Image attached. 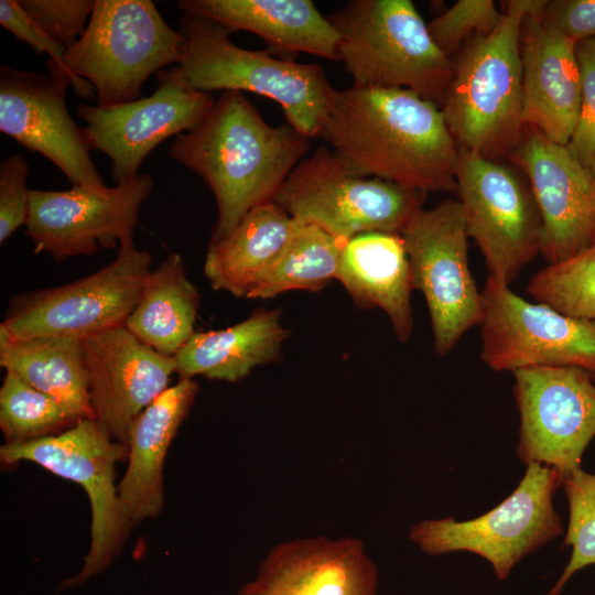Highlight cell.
Instances as JSON below:
<instances>
[{"mask_svg":"<svg viewBox=\"0 0 595 595\" xmlns=\"http://www.w3.org/2000/svg\"><path fill=\"white\" fill-rule=\"evenodd\" d=\"M320 137L353 174L456 192L458 148L442 110L402 88L334 89Z\"/></svg>","mask_w":595,"mask_h":595,"instance_id":"1","label":"cell"},{"mask_svg":"<svg viewBox=\"0 0 595 595\" xmlns=\"http://www.w3.org/2000/svg\"><path fill=\"white\" fill-rule=\"evenodd\" d=\"M310 139L270 126L241 91H223L205 120L176 136L170 155L210 187L217 203L212 240L227 236L255 207L274 197L309 151Z\"/></svg>","mask_w":595,"mask_h":595,"instance_id":"2","label":"cell"},{"mask_svg":"<svg viewBox=\"0 0 595 595\" xmlns=\"http://www.w3.org/2000/svg\"><path fill=\"white\" fill-rule=\"evenodd\" d=\"M504 3L499 25L468 39L452 61L441 108L458 149L496 161L512 154L526 129L520 33L534 0Z\"/></svg>","mask_w":595,"mask_h":595,"instance_id":"3","label":"cell"},{"mask_svg":"<svg viewBox=\"0 0 595 595\" xmlns=\"http://www.w3.org/2000/svg\"><path fill=\"white\" fill-rule=\"evenodd\" d=\"M184 37L150 0H95L82 37L61 63L47 61L48 76L72 85L83 98L97 93L100 107L136 100L155 72L178 64Z\"/></svg>","mask_w":595,"mask_h":595,"instance_id":"4","label":"cell"},{"mask_svg":"<svg viewBox=\"0 0 595 595\" xmlns=\"http://www.w3.org/2000/svg\"><path fill=\"white\" fill-rule=\"evenodd\" d=\"M177 31L184 50L174 67L188 87L268 97L281 106L291 127L309 139L320 137L335 88L318 64L242 48L232 43L228 28L197 14L183 13Z\"/></svg>","mask_w":595,"mask_h":595,"instance_id":"5","label":"cell"},{"mask_svg":"<svg viewBox=\"0 0 595 595\" xmlns=\"http://www.w3.org/2000/svg\"><path fill=\"white\" fill-rule=\"evenodd\" d=\"M339 57L360 87L402 88L443 105L453 62L410 0H353L326 15Z\"/></svg>","mask_w":595,"mask_h":595,"instance_id":"6","label":"cell"},{"mask_svg":"<svg viewBox=\"0 0 595 595\" xmlns=\"http://www.w3.org/2000/svg\"><path fill=\"white\" fill-rule=\"evenodd\" d=\"M127 456L128 446L116 441L95 418L80 419L55 435L1 445L2 464H37L78 484L88 496L91 511L89 550L82 570L63 581L60 589L86 583L104 572L120 554L133 527L116 485V464Z\"/></svg>","mask_w":595,"mask_h":595,"instance_id":"7","label":"cell"},{"mask_svg":"<svg viewBox=\"0 0 595 595\" xmlns=\"http://www.w3.org/2000/svg\"><path fill=\"white\" fill-rule=\"evenodd\" d=\"M426 193L350 173L322 145L289 174L274 203L294 220L349 240L365 232L401 234Z\"/></svg>","mask_w":595,"mask_h":595,"instance_id":"8","label":"cell"},{"mask_svg":"<svg viewBox=\"0 0 595 595\" xmlns=\"http://www.w3.org/2000/svg\"><path fill=\"white\" fill-rule=\"evenodd\" d=\"M560 486L555 469L528 464L516 489L486 513L465 521L453 517L423 520L412 526L409 538L429 555L474 553L505 581L526 555L562 533L561 518L552 504Z\"/></svg>","mask_w":595,"mask_h":595,"instance_id":"9","label":"cell"},{"mask_svg":"<svg viewBox=\"0 0 595 595\" xmlns=\"http://www.w3.org/2000/svg\"><path fill=\"white\" fill-rule=\"evenodd\" d=\"M152 258L133 242L97 272L64 285L11 298L0 328L12 338L62 336L86 338L123 326L139 300Z\"/></svg>","mask_w":595,"mask_h":595,"instance_id":"10","label":"cell"},{"mask_svg":"<svg viewBox=\"0 0 595 595\" xmlns=\"http://www.w3.org/2000/svg\"><path fill=\"white\" fill-rule=\"evenodd\" d=\"M456 183L468 237L488 277L510 285L541 255L542 220L527 178L500 161L458 149Z\"/></svg>","mask_w":595,"mask_h":595,"instance_id":"11","label":"cell"},{"mask_svg":"<svg viewBox=\"0 0 595 595\" xmlns=\"http://www.w3.org/2000/svg\"><path fill=\"white\" fill-rule=\"evenodd\" d=\"M412 288L426 302L434 350L447 355L482 321V292L468 262V234L458 199L419 210L401 231Z\"/></svg>","mask_w":595,"mask_h":595,"instance_id":"12","label":"cell"},{"mask_svg":"<svg viewBox=\"0 0 595 595\" xmlns=\"http://www.w3.org/2000/svg\"><path fill=\"white\" fill-rule=\"evenodd\" d=\"M488 277L482 292L479 358L494 371L577 367L595 381V320L567 316Z\"/></svg>","mask_w":595,"mask_h":595,"instance_id":"13","label":"cell"},{"mask_svg":"<svg viewBox=\"0 0 595 595\" xmlns=\"http://www.w3.org/2000/svg\"><path fill=\"white\" fill-rule=\"evenodd\" d=\"M512 374L520 415L517 455L526 465L552 467L563 483L581 467L595 437V381L577 367H533Z\"/></svg>","mask_w":595,"mask_h":595,"instance_id":"14","label":"cell"},{"mask_svg":"<svg viewBox=\"0 0 595 595\" xmlns=\"http://www.w3.org/2000/svg\"><path fill=\"white\" fill-rule=\"evenodd\" d=\"M153 185L150 175L139 174L113 187L30 190L25 234L35 253H50L57 262L133 242L140 208Z\"/></svg>","mask_w":595,"mask_h":595,"instance_id":"15","label":"cell"},{"mask_svg":"<svg viewBox=\"0 0 595 595\" xmlns=\"http://www.w3.org/2000/svg\"><path fill=\"white\" fill-rule=\"evenodd\" d=\"M156 79L149 97L109 107L82 104L76 109L87 125L90 149L111 160L117 184L137 177L143 160L162 141L197 128L216 102L212 93L188 87L175 67L160 71Z\"/></svg>","mask_w":595,"mask_h":595,"instance_id":"16","label":"cell"},{"mask_svg":"<svg viewBox=\"0 0 595 595\" xmlns=\"http://www.w3.org/2000/svg\"><path fill=\"white\" fill-rule=\"evenodd\" d=\"M524 174L542 220L541 255L562 261L595 244V172L566 145L527 126L508 158Z\"/></svg>","mask_w":595,"mask_h":595,"instance_id":"17","label":"cell"},{"mask_svg":"<svg viewBox=\"0 0 595 595\" xmlns=\"http://www.w3.org/2000/svg\"><path fill=\"white\" fill-rule=\"evenodd\" d=\"M67 84L9 65L0 67V131L54 163L73 186H106L84 128L66 106Z\"/></svg>","mask_w":595,"mask_h":595,"instance_id":"18","label":"cell"},{"mask_svg":"<svg viewBox=\"0 0 595 595\" xmlns=\"http://www.w3.org/2000/svg\"><path fill=\"white\" fill-rule=\"evenodd\" d=\"M95 419L127 445L134 418L169 388L174 357L137 338L125 325L82 339Z\"/></svg>","mask_w":595,"mask_h":595,"instance_id":"19","label":"cell"},{"mask_svg":"<svg viewBox=\"0 0 595 595\" xmlns=\"http://www.w3.org/2000/svg\"><path fill=\"white\" fill-rule=\"evenodd\" d=\"M378 572L355 538H303L275 545L238 595H377Z\"/></svg>","mask_w":595,"mask_h":595,"instance_id":"20","label":"cell"},{"mask_svg":"<svg viewBox=\"0 0 595 595\" xmlns=\"http://www.w3.org/2000/svg\"><path fill=\"white\" fill-rule=\"evenodd\" d=\"M544 3L534 0L521 25L523 120L526 127L566 145L581 105L577 43L541 22Z\"/></svg>","mask_w":595,"mask_h":595,"instance_id":"21","label":"cell"},{"mask_svg":"<svg viewBox=\"0 0 595 595\" xmlns=\"http://www.w3.org/2000/svg\"><path fill=\"white\" fill-rule=\"evenodd\" d=\"M197 392L196 381L181 378L131 423L127 443L128 466L118 484V493L133 526L155 519L163 509L166 453Z\"/></svg>","mask_w":595,"mask_h":595,"instance_id":"22","label":"cell"},{"mask_svg":"<svg viewBox=\"0 0 595 595\" xmlns=\"http://www.w3.org/2000/svg\"><path fill=\"white\" fill-rule=\"evenodd\" d=\"M180 8L231 32H252L273 53L303 52L340 61L339 33L311 0H182Z\"/></svg>","mask_w":595,"mask_h":595,"instance_id":"23","label":"cell"},{"mask_svg":"<svg viewBox=\"0 0 595 595\" xmlns=\"http://www.w3.org/2000/svg\"><path fill=\"white\" fill-rule=\"evenodd\" d=\"M336 279L357 306L381 309L400 342L413 332L411 272L401 235L365 232L343 247Z\"/></svg>","mask_w":595,"mask_h":595,"instance_id":"24","label":"cell"},{"mask_svg":"<svg viewBox=\"0 0 595 595\" xmlns=\"http://www.w3.org/2000/svg\"><path fill=\"white\" fill-rule=\"evenodd\" d=\"M296 225L274 202L251 209L227 236L210 240L204 272L212 288L248 299L283 252Z\"/></svg>","mask_w":595,"mask_h":595,"instance_id":"25","label":"cell"},{"mask_svg":"<svg viewBox=\"0 0 595 595\" xmlns=\"http://www.w3.org/2000/svg\"><path fill=\"white\" fill-rule=\"evenodd\" d=\"M288 337L280 310L259 309L234 326L195 332L174 356L175 372L236 382L255 367L278 360Z\"/></svg>","mask_w":595,"mask_h":595,"instance_id":"26","label":"cell"},{"mask_svg":"<svg viewBox=\"0 0 595 595\" xmlns=\"http://www.w3.org/2000/svg\"><path fill=\"white\" fill-rule=\"evenodd\" d=\"M0 365L53 398L74 419L95 418L82 339L62 336L12 338L0 328Z\"/></svg>","mask_w":595,"mask_h":595,"instance_id":"27","label":"cell"},{"mask_svg":"<svg viewBox=\"0 0 595 595\" xmlns=\"http://www.w3.org/2000/svg\"><path fill=\"white\" fill-rule=\"evenodd\" d=\"M199 293L181 255L170 253L148 274L125 326L158 353L174 357L193 336Z\"/></svg>","mask_w":595,"mask_h":595,"instance_id":"28","label":"cell"},{"mask_svg":"<svg viewBox=\"0 0 595 595\" xmlns=\"http://www.w3.org/2000/svg\"><path fill=\"white\" fill-rule=\"evenodd\" d=\"M345 240L301 224L283 252L248 299H269L292 290L317 291L336 279Z\"/></svg>","mask_w":595,"mask_h":595,"instance_id":"29","label":"cell"},{"mask_svg":"<svg viewBox=\"0 0 595 595\" xmlns=\"http://www.w3.org/2000/svg\"><path fill=\"white\" fill-rule=\"evenodd\" d=\"M77 421L53 398L6 371L0 388V428L6 443L55 435Z\"/></svg>","mask_w":595,"mask_h":595,"instance_id":"30","label":"cell"},{"mask_svg":"<svg viewBox=\"0 0 595 595\" xmlns=\"http://www.w3.org/2000/svg\"><path fill=\"white\" fill-rule=\"evenodd\" d=\"M527 293L567 316L595 320V244L541 268L530 278Z\"/></svg>","mask_w":595,"mask_h":595,"instance_id":"31","label":"cell"},{"mask_svg":"<svg viewBox=\"0 0 595 595\" xmlns=\"http://www.w3.org/2000/svg\"><path fill=\"white\" fill-rule=\"evenodd\" d=\"M569 502V524L562 547H571V558L561 576L547 595H559L578 571L595 565V474L581 467L562 483Z\"/></svg>","mask_w":595,"mask_h":595,"instance_id":"32","label":"cell"},{"mask_svg":"<svg viewBox=\"0 0 595 595\" xmlns=\"http://www.w3.org/2000/svg\"><path fill=\"white\" fill-rule=\"evenodd\" d=\"M502 15L491 0H458L429 22L428 29L437 47L450 57L468 36L493 32Z\"/></svg>","mask_w":595,"mask_h":595,"instance_id":"33","label":"cell"},{"mask_svg":"<svg viewBox=\"0 0 595 595\" xmlns=\"http://www.w3.org/2000/svg\"><path fill=\"white\" fill-rule=\"evenodd\" d=\"M582 89L577 121L566 144L582 165L595 172V39L576 44Z\"/></svg>","mask_w":595,"mask_h":595,"instance_id":"34","label":"cell"},{"mask_svg":"<svg viewBox=\"0 0 595 595\" xmlns=\"http://www.w3.org/2000/svg\"><path fill=\"white\" fill-rule=\"evenodd\" d=\"M23 9L56 42L66 48L84 34L95 0H20Z\"/></svg>","mask_w":595,"mask_h":595,"instance_id":"35","label":"cell"},{"mask_svg":"<svg viewBox=\"0 0 595 595\" xmlns=\"http://www.w3.org/2000/svg\"><path fill=\"white\" fill-rule=\"evenodd\" d=\"M29 165L18 153L8 155L0 164V242L3 244L21 225L29 213L26 176Z\"/></svg>","mask_w":595,"mask_h":595,"instance_id":"36","label":"cell"},{"mask_svg":"<svg viewBox=\"0 0 595 595\" xmlns=\"http://www.w3.org/2000/svg\"><path fill=\"white\" fill-rule=\"evenodd\" d=\"M541 22L578 43L595 39V0L545 1Z\"/></svg>","mask_w":595,"mask_h":595,"instance_id":"37","label":"cell"},{"mask_svg":"<svg viewBox=\"0 0 595 595\" xmlns=\"http://www.w3.org/2000/svg\"><path fill=\"white\" fill-rule=\"evenodd\" d=\"M0 24L36 53L48 54L51 62L55 64L62 62L67 48L52 39L23 9L20 1H0Z\"/></svg>","mask_w":595,"mask_h":595,"instance_id":"38","label":"cell"}]
</instances>
